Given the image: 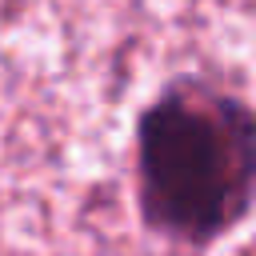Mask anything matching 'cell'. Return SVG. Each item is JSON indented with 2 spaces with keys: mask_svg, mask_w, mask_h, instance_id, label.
Segmentation results:
<instances>
[{
  "mask_svg": "<svg viewBox=\"0 0 256 256\" xmlns=\"http://www.w3.org/2000/svg\"><path fill=\"white\" fill-rule=\"evenodd\" d=\"M256 124L244 84L172 76L136 116L132 180L140 224L176 248H212L248 220Z\"/></svg>",
  "mask_w": 256,
  "mask_h": 256,
  "instance_id": "cell-1",
  "label": "cell"
}]
</instances>
